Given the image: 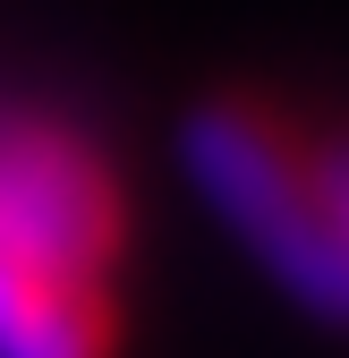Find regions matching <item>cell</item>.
I'll list each match as a JSON object with an SVG mask.
<instances>
[{
	"mask_svg": "<svg viewBox=\"0 0 349 358\" xmlns=\"http://www.w3.org/2000/svg\"><path fill=\"white\" fill-rule=\"evenodd\" d=\"M179 171L196 205L265 264L315 324H349V256L332 239V205L315 179V137L255 94H213L179 120Z\"/></svg>",
	"mask_w": 349,
	"mask_h": 358,
	"instance_id": "1",
	"label": "cell"
},
{
	"mask_svg": "<svg viewBox=\"0 0 349 358\" xmlns=\"http://www.w3.org/2000/svg\"><path fill=\"white\" fill-rule=\"evenodd\" d=\"M0 239L60 282L111 290V264L128 248L111 162L52 120H0Z\"/></svg>",
	"mask_w": 349,
	"mask_h": 358,
	"instance_id": "2",
	"label": "cell"
},
{
	"mask_svg": "<svg viewBox=\"0 0 349 358\" xmlns=\"http://www.w3.org/2000/svg\"><path fill=\"white\" fill-rule=\"evenodd\" d=\"M119 350V299L26 264L0 239V358H111Z\"/></svg>",
	"mask_w": 349,
	"mask_h": 358,
	"instance_id": "3",
	"label": "cell"
},
{
	"mask_svg": "<svg viewBox=\"0 0 349 358\" xmlns=\"http://www.w3.org/2000/svg\"><path fill=\"white\" fill-rule=\"evenodd\" d=\"M315 179H324V205H332V239L349 256V128L341 137H315Z\"/></svg>",
	"mask_w": 349,
	"mask_h": 358,
	"instance_id": "4",
	"label": "cell"
}]
</instances>
